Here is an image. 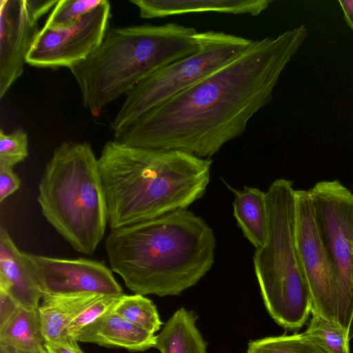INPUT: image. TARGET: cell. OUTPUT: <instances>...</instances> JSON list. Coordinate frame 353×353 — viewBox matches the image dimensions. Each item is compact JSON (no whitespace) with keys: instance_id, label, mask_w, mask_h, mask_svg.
<instances>
[{"instance_id":"603a6c76","label":"cell","mask_w":353,"mask_h":353,"mask_svg":"<svg viewBox=\"0 0 353 353\" xmlns=\"http://www.w3.org/2000/svg\"><path fill=\"white\" fill-rule=\"evenodd\" d=\"M103 0H60L52 9L45 27L58 30L69 27L97 7Z\"/></svg>"},{"instance_id":"5b68a950","label":"cell","mask_w":353,"mask_h":353,"mask_svg":"<svg viewBox=\"0 0 353 353\" xmlns=\"http://www.w3.org/2000/svg\"><path fill=\"white\" fill-rule=\"evenodd\" d=\"M48 222L77 252L92 254L108 223L99 161L88 143L65 142L54 151L39 183Z\"/></svg>"},{"instance_id":"d4e9b609","label":"cell","mask_w":353,"mask_h":353,"mask_svg":"<svg viewBox=\"0 0 353 353\" xmlns=\"http://www.w3.org/2000/svg\"><path fill=\"white\" fill-rule=\"evenodd\" d=\"M28 156L27 134L17 130L10 134L0 131V165L13 168Z\"/></svg>"},{"instance_id":"4316f807","label":"cell","mask_w":353,"mask_h":353,"mask_svg":"<svg viewBox=\"0 0 353 353\" xmlns=\"http://www.w3.org/2000/svg\"><path fill=\"white\" fill-rule=\"evenodd\" d=\"M47 353H84L75 339L63 338L58 341L46 342L43 345Z\"/></svg>"},{"instance_id":"44dd1931","label":"cell","mask_w":353,"mask_h":353,"mask_svg":"<svg viewBox=\"0 0 353 353\" xmlns=\"http://www.w3.org/2000/svg\"><path fill=\"white\" fill-rule=\"evenodd\" d=\"M312 314L304 334L327 353H350L347 333L339 324L319 314Z\"/></svg>"},{"instance_id":"9c48e42d","label":"cell","mask_w":353,"mask_h":353,"mask_svg":"<svg viewBox=\"0 0 353 353\" xmlns=\"http://www.w3.org/2000/svg\"><path fill=\"white\" fill-rule=\"evenodd\" d=\"M296 247L310 290L312 314L337 323L339 277L320 237L307 190H295ZM338 324V323H337Z\"/></svg>"},{"instance_id":"cb8c5ba5","label":"cell","mask_w":353,"mask_h":353,"mask_svg":"<svg viewBox=\"0 0 353 353\" xmlns=\"http://www.w3.org/2000/svg\"><path fill=\"white\" fill-rule=\"evenodd\" d=\"M119 296L100 294L72 321L65 330V337L75 339L83 329L110 312Z\"/></svg>"},{"instance_id":"f546056e","label":"cell","mask_w":353,"mask_h":353,"mask_svg":"<svg viewBox=\"0 0 353 353\" xmlns=\"http://www.w3.org/2000/svg\"><path fill=\"white\" fill-rule=\"evenodd\" d=\"M339 3L347 25L353 30V0H340Z\"/></svg>"},{"instance_id":"484cf974","label":"cell","mask_w":353,"mask_h":353,"mask_svg":"<svg viewBox=\"0 0 353 353\" xmlns=\"http://www.w3.org/2000/svg\"><path fill=\"white\" fill-rule=\"evenodd\" d=\"M21 181L13 172L12 168L0 165V203H3L9 196L20 187Z\"/></svg>"},{"instance_id":"6da1fadb","label":"cell","mask_w":353,"mask_h":353,"mask_svg":"<svg viewBox=\"0 0 353 353\" xmlns=\"http://www.w3.org/2000/svg\"><path fill=\"white\" fill-rule=\"evenodd\" d=\"M307 34L304 25L253 43L203 79L114 132L131 147L210 159L241 137L272 99L288 63Z\"/></svg>"},{"instance_id":"4fadbf2b","label":"cell","mask_w":353,"mask_h":353,"mask_svg":"<svg viewBox=\"0 0 353 353\" xmlns=\"http://www.w3.org/2000/svg\"><path fill=\"white\" fill-rule=\"evenodd\" d=\"M0 290L8 293L22 307L38 309L43 294L28 268L23 252L7 230L0 229Z\"/></svg>"},{"instance_id":"30bf717a","label":"cell","mask_w":353,"mask_h":353,"mask_svg":"<svg viewBox=\"0 0 353 353\" xmlns=\"http://www.w3.org/2000/svg\"><path fill=\"white\" fill-rule=\"evenodd\" d=\"M111 6L103 0L73 25L58 30H40L26 58L37 68H71L92 54L107 32Z\"/></svg>"},{"instance_id":"e0dca14e","label":"cell","mask_w":353,"mask_h":353,"mask_svg":"<svg viewBox=\"0 0 353 353\" xmlns=\"http://www.w3.org/2000/svg\"><path fill=\"white\" fill-rule=\"evenodd\" d=\"M234 194L233 214L245 237L256 248L265 242L268 213L265 192L245 186L239 190L228 186Z\"/></svg>"},{"instance_id":"2e32d148","label":"cell","mask_w":353,"mask_h":353,"mask_svg":"<svg viewBox=\"0 0 353 353\" xmlns=\"http://www.w3.org/2000/svg\"><path fill=\"white\" fill-rule=\"evenodd\" d=\"M101 294L70 293L44 294L38 308L46 342L65 337L72 321Z\"/></svg>"},{"instance_id":"83f0119b","label":"cell","mask_w":353,"mask_h":353,"mask_svg":"<svg viewBox=\"0 0 353 353\" xmlns=\"http://www.w3.org/2000/svg\"><path fill=\"white\" fill-rule=\"evenodd\" d=\"M21 306L8 293L0 290V326Z\"/></svg>"},{"instance_id":"ffe728a7","label":"cell","mask_w":353,"mask_h":353,"mask_svg":"<svg viewBox=\"0 0 353 353\" xmlns=\"http://www.w3.org/2000/svg\"><path fill=\"white\" fill-rule=\"evenodd\" d=\"M111 311L130 323L152 334L162 325L155 305L141 294L120 296Z\"/></svg>"},{"instance_id":"d6986e66","label":"cell","mask_w":353,"mask_h":353,"mask_svg":"<svg viewBox=\"0 0 353 353\" xmlns=\"http://www.w3.org/2000/svg\"><path fill=\"white\" fill-rule=\"evenodd\" d=\"M44 343L38 309L19 306L11 317L0 326V344L34 352Z\"/></svg>"},{"instance_id":"277c9868","label":"cell","mask_w":353,"mask_h":353,"mask_svg":"<svg viewBox=\"0 0 353 353\" xmlns=\"http://www.w3.org/2000/svg\"><path fill=\"white\" fill-rule=\"evenodd\" d=\"M198 32L174 23L112 28L97 50L70 68L94 117L157 70L199 49Z\"/></svg>"},{"instance_id":"8992f818","label":"cell","mask_w":353,"mask_h":353,"mask_svg":"<svg viewBox=\"0 0 353 353\" xmlns=\"http://www.w3.org/2000/svg\"><path fill=\"white\" fill-rule=\"evenodd\" d=\"M265 244L256 249L254 272L265 305L283 327H301L312 312V297L295 234L296 200L292 181L279 179L268 188Z\"/></svg>"},{"instance_id":"4dcf8cb0","label":"cell","mask_w":353,"mask_h":353,"mask_svg":"<svg viewBox=\"0 0 353 353\" xmlns=\"http://www.w3.org/2000/svg\"><path fill=\"white\" fill-rule=\"evenodd\" d=\"M0 353H47L44 346H42L39 350L34 352H24L19 350L11 347L0 344Z\"/></svg>"},{"instance_id":"8fae6325","label":"cell","mask_w":353,"mask_h":353,"mask_svg":"<svg viewBox=\"0 0 353 353\" xmlns=\"http://www.w3.org/2000/svg\"><path fill=\"white\" fill-rule=\"evenodd\" d=\"M24 261L44 294L96 293L121 296L123 290L103 262L60 259L23 252Z\"/></svg>"},{"instance_id":"f1b7e54d","label":"cell","mask_w":353,"mask_h":353,"mask_svg":"<svg viewBox=\"0 0 353 353\" xmlns=\"http://www.w3.org/2000/svg\"><path fill=\"white\" fill-rule=\"evenodd\" d=\"M58 1L57 0H26V4L31 14L39 20L50 10L54 8Z\"/></svg>"},{"instance_id":"ac0fdd59","label":"cell","mask_w":353,"mask_h":353,"mask_svg":"<svg viewBox=\"0 0 353 353\" xmlns=\"http://www.w3.org/2000/svg\"><path fill=\"white\" fill-rule=\"evenodd\" d=\"M196 319L185 308L176 310L156 336L155 347L161 353H207Z\"/></svg>"},{"instance_id":"ba28073f","label":"cell","mask_w":353,"mask_h":353,"mask_svg":"<svg viewBox=\"0 0 353 353\" xmlns=\"http://www.w3.org/2000/svg\"><path fill=\"white\" fill-rule=\"evenodd\" d=\"M318 231L340 285L337 323L353 338V194L339 181L308 190Z\"/></svg>"},{"instance_id":"5bb4252c","label":"cell","mask_w":353,"mask_h":353,"mask_svg":"<svg viewBox=\"0 0 353 353\" xmlns=\"http://www.w3.org/2000/svg\"><path fill=\"white\" fill-rule=\"evenodd\" d=\"M142 19L162 18L190 13L216 12L257 16L270 0H130Z\"/></svg>"},{"instance_id":"7402d4cb","label":"cell","mask_w":353,"mask_h":353,"mask_svg":"<svg viewBox=\"0 0 353 353\" xmlns=\"http://www.w3.org/2000/svg\"><path fill=\"white\" fill-rule=\"evenodd\" d=\"M246 353H327L303 333L252 341Z\"/></svg>"},{"instance_id":"7c38bea8","label":"cell","mask_w":353,"mask_h":353,"mask_svg":"<svg viewBox=\"0 0 353 353\" xmlns=\"http://www.w3.org/2000/svg\"><path fill=\"white\" fill-rule=\"evenodd\" d=\"M40 30L26 0L0 1V97L22 74Z\"/></svg>"},{"instance_id":"9a60e30c","label":"cell","mask_w":353,"mask_h":353,"mask_svg":"<svg viewBox=\"0 0 353 353\" xmlns=\"http://www.w3.org/2000/svg\"><path fill=\"white\" fill-rule=\"evenodd\" d=\"M75 340L131 352H143L156 344L154 334L130 323L112 311L83 329Z\"/></svg>"},{"instance_id":"3957f363","label":"cell","mask_w":353,"mask_h":353,"mask_svg":"<svg viewBox=\"0 0 353 353\" xmlns=\"http://www.w3.org/2000/svg\"><path fill=\"white\" fill-rule=\"evenodd\" d=\"M115 230L149 220L201 199L210 179L211 159L107 142L98 159Z\"/></svg>"},{"instance_id":"52a82bcc","label":"cell","mask_w":353,"mask_h":353,"mask_svg":"<svg viewBox=\"0 0 353 353\" xmlns=\"http://www.w3.org/2000/svg\"><path fill=\"white\" fill-rule=\"evenodd\" d=\"M196 52L157 70L125 95L111 123L119 130L224 65L254 40L223 32H198Z\"/></svg>"},{"instance_id":"7a4b0ae2","label":"cell","mask_w":353,"mask_h":353,"mask_svg":"<svg viewBox=\"0 0 353 353\" xmlns=\"http://www.w3.org/2000/svg\"><path fill=\"white\" fill-rule=\"evenodd\" d=\"M212 228L187 208L112 230L105 250L112 272L134 294L179 295L214 261Z\"/></svg>"}]
</instances>
